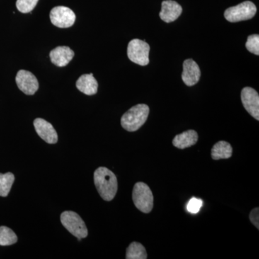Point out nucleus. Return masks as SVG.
<instances>
[{
    "instance_id": "f257e3e1",
    "label": "nucleus",
    "mask_w": 259,
    "mask_h": 259,
    "mask_svg": "<svg viewBox=\"0 0 259 259\" xmlns=\"http://www.w3.org/2000/svg\"><path fill=\"white\" fill-rule=\"evenodd\" d=\"M94 181L99 194L105 201H111L117 192V180L115 174L105 167H100L94 174Z\"/></svg>"
},
{
    "instance_id": "f03ea898",
    "label": "nucleus",
    "mask_w": 259,
    "mask_h": 259,
    "mask_svg": "<svg viewBox=\"0 0 259 259\" xmlns=\"http://www.w3.org/2000/svg\"><path fill=\"white\" fill-rule=\"evenodd\" d=\"M149 115V107L145 104H139L131 107L122 115L121 125L129 132L138 131L144 125Z\"/></svg>"
},
{
    "instance_id": "7ed1b4c3",
    "label": "nucleus",
    "mask_w": 259,
    "mask_h": 259,
    "mask_svg": "<svg viewBox=\"0 0 259 259\" xmlns=\"http://www.w3.org/2000/svg\"><path fill=\"white\" fill-rule=\"evenodd\" d=\"M61 222L64 228L79 241L88 236L86 225L77 213L65 211L61 214Z\"/></svg>"
},
{
    "instance_id": "20e7f679",
    "label": "nucleus",
    "mask_w": 259,
    "mask_h": 259,
    "mask_svg": "<svg viewBox=\"0 0 259 259\" xmlns=\"http://www.w3.org/2000/svg\"><path fill=\"white\" fill-rule=\"evenodd\" d=\"M133 200L136 207L144 213H149L153 207V195L151 189L144 182H138L133 191Z\"/></svg>"
},
{
    "instance_id": "39448f33",
    "label": "nucleus",
    "mask_w": 259,
    "mask_h": 259,
    "mask_svg": "<svg viewBox=\"0 0 259 259\" xmlns=\"http://www.w3.org/2000/svg\"><path fill=\"white\" fill-rule=\"evenodd\" d=\"M256 7L250 1L243 2L226 10L225 18L231 23L243 21L253 18L256 13Z\"/></svg>"
},
{
    "instance_id": "423d86ee",
    "label": "nucleus",
    "mask_w": 259,
    "mask_h": 259,
    "mask_svg": "<svg viewBox=\"0 0 259 259\" xmlns=\"http://www.w3.org/2000/svg\"><path fill=\"white\" fill-rule=\"evenodd\" d=\"M150 47L144 40L134 39L127 47V56L135 64L146 66L149 64Z\"/></svg>"
},
{
    "instance_id": "0eeeda50",
    "label": "nucleus",
    "mask_w": 259,
    "mask_h": 259,
    "mask_svg": "<svg viewBox=\"0 0 259 259\" xmlns=\"http://www.w3.org/2000/svg\"><path fill=\"white\" fill-rule=\"evenodd\" d=\"M50 19L53 25L58 28H67L74 25L76 15L70 8L58 6L51 10Z\"/></svg>"
},
{
    "instance_id": "6e6552de",
    "label": "nucleus",
    "mask_w": 259,
    "mask_h": 259,
    "mask_svg": "<svg viewBox=\"0 0 259 259\" xmlns=\"http://www.w3.org/2000/svg\"><path fill=\"white\" fill-rule=\"evenodd\" d=\"M19 90L27 95H33L39 88V83L35 75L26 70H20L15 78Z\"/></svg>"
},
{
    "instance_id": "1a4fd4ad",
    "label": "nucleus",
    "mask_w": 259,
    "mask_h": 259,
    "mask_svg": "<svg viewBox=\"0 0 259 259\" xmlns=\"http://www.w3.org/2000/svg\"><path fill=\"white\" fill-rule=\"evenodd\" d=\"M241 101L247 112L259 120V95L253 88H245L241 92Z\"/></svg>"
},
{
    "instance_id": "9d476101",
    "label": "nucleus",
    "mask_w": 259,
    "mask_h": 259,
    "mask_svg": "<svg viewBox=\"0 0 259 259\" xmlns=\"http://www.w3.org/2000/svg\"><path fill=\"white\" fill-rule=\"evenodd\" d=\"M34 127L38 136L49 144H55L58 141V135L56 130L50 122L42 118L34 120Z\"/></svg>"
},
{
    "instance_id": "9b49d317",
    "label": "nucleus",
    "mask_w": 259,
    "mask_h": 259,
    "mask_svg": "<svg viewBox=\"0 0 259 259\" xmlns=\"http://www.w3.org/2000/svg\"><path fill=\"white\" fill-rule=\"evenodd\" d=\"M200 69L198 65L192 59H187L183 64V73L182 78L186 85L194 86L200 78Z\"/></svg>"
},
{
    "instance_id": "f8f14e48",
    "label": "nucleus",
    "mask_w": 259,
    "mask_h": 259,
    "mask_svg": "<svg viewBox=\"0 0 259 259\" xmlns=\"http://www.w3.org/2000/svg\"><path fill=\"white\" fill-rule=\"evenodd\" d=\"M182 13V8L180 4L172 0L163 1L161 5V11L159 16L163 21L167 23L175 21Z\"/></svg>"
},
{
    "instance_id": "ddd939ff",
    "label": "nucleus",
    "mask_w": 259,
    "mask_h": 259,
    "mask_svg": "<svg viewBox=\"0 0 259 259\" xmlns=\"http://www.w3.org/2000/svg\"><path fill=\"white\" fill-rule=\"evenodd\" d=\"M49 56L53 64L59 67H64L72 60L74 52L69 47H59L51 51Z\"/></svg>"
},
{
    "instance_id": "4468645a",
    "label": "nucleus",
    "mask_w": 259,
    "mask_h": 259,
    "mask_svg": "<svg viewBox=\"0 0 259 259\" xmlns=\"http://www.w3.org/2000/svg\"><path fill=\"white\" fill-rule=\"evenodd\" d=\"M76 88L87 95H94L97 93L98 83L93 74H83L76 82Z\"/></svg>"
},
{
    "instance_id": "2eb2a0df",
    "label": "nucleus",
    "mask_w": 259,
    "mask_h": 259,
    "mask_svg": "<svg viewBox=\"0 0 259 259\" xmlns=\"http://www.w3.org/2000/svg\"><path fill=\"white\" fill-rule=\"evenodd\" d=\"M197 141H198L197 133L193 130H190L175 136L173 140V145L180 149H185L197 144Z\"/></svg>"
},
{
    "instance_id": "dca6fc26",
    "label": "nucleus",
    "mask_w": 259,
    "mask_h": 259,
    "mask_svg": "<svg viewBox=\"0 0 259 259\" xmlns=\"http://www.w3.org/2000/svg\"><path fill=\"white\" fill-rule=\"evenodd\" d=\"M233 154V148L229 143L221 141L213 146L211 151V156L212 159H228Z\"/></svg>"
},
{
    "instance_id": "f3484780",
    "label": "nucleus",
    "mask_w": 259,
    "mask_h": 259,
    "mask_svg": "<svg viewBox=\"0 0 259 259\" xmlns=\"http://www.w3.org/2000/svg\"><path fill=\"white\" fill-rule=\"evenodd\" d=\"M127 259H146L148 258L146 248L141 243L133 242L126 250Z\"/></svg>"
},
{
    "instance_id": "a211bd4d",
    "label": "nucleus",
    "mask_w": 259,
    "mask_h": 259,
    "mask_svg": "<svg viewBox=\"0 0 259 259\" xmlns=\"http://www.w3.org/2000/svg\"><path fill=\"white\" fill-rule=\"evenodd\" d=\"M14 181L15 176L13 174L10 172L0 174V196L1 197H5L9 194Z\"/></svg>"
},
{
    "instance_id": "6ab92c4d",
    "label": "nucleus",
    "mask_w": 259,
    "mask_h": 259,
    "mask_svg": "<svg viewBox=\"0 0 259 259\" xmlns=\"http://www.w3.org/2000/svg\"><path fill=\"white\" fill-rule=\"evenodd\" d=\"M18 241V237L10 228L0 226V245L6 246L15 244Z\"/></svg>"
},
{
    "instance_id": "aec40b11",
    "label": "nucleus",
    "mask_w": 259,
    "mask_h": 259,
    "mask_svg": "<svg viewBox=\"0 0 259 259\" xmlns=\"http://www.w3.org/2000/svg\"><path fill=\"white\" fill-rule=\"evenodd\" d=\"M38 0H17L16 7L22 13H29L36 6Z\"/></svg>"
},
{
    "instance_id": "412c9836",
    "label": "nucleus",
    "mask_w": 259,
    "mask_h": 259,
    "mask_svg": "<svg viewBox=\"0 0 259 259\" xmlns=\"http://www.w3.org/2000/svg\"><path fill=\"white\" fill-rule=\"evenodd\" d=\"M245 47L250 51L252 54L255 55H259V35H251L248 36L247 39L246 44H245Z\"/></svg>"
},
{
    "instance_id": "4be33fe9",
    "label": "nucleus",
    "mask_w": 259,
    "mask_h": 259,
    "mask_svg": "<svg viewBox=\"0 0 259 259\" xmlns=\"http://www.w3.org/2000/svg\"><path fill=\"white\" fill-rule=\"evenodd\" d=\"M202 204H203V202H202V199L193 197L189 201L188 204H187V211L192 213V214H197L202 207Z\"/></svg>"
},
{
    "instance_id": "5701e85b",
    "label": "nucleus",
    "mask_w": 259,
    "mask_h": 259,
    "mask_svg": "<svg viewBox=\"0 0 259 259\" xmlns=\"http://www.w3.org/2000/svg\"><path fill=\"white\" fill-rule=\"evenodd\" d=\"M258 210L259 209L258 208V207L253 209V210H252L251 212H250L249 215L250 222L253 223V224L254 225L255 227H256L257 229H259Z\"/></svg>"
}]
</instances>
